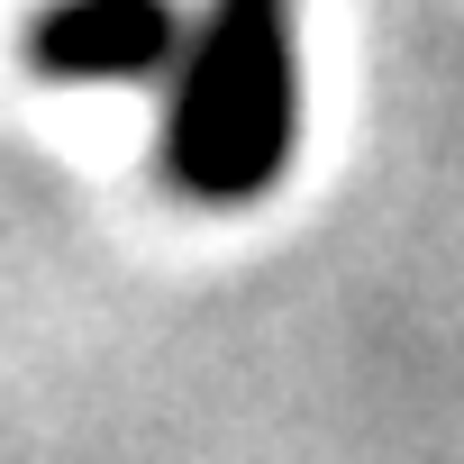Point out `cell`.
Wrapping results in <instances>:
<instances>
[{
    "mask_svg": "<svg viewBox=\"0 0 464 464\" xmlns=\"http://www.w3.org/2000/svg\"><path fill=\"white\" fill-rule=\"evenodd\" d=\"M301 137V73H292V0H209L182 82L164 110V173L173 191L237 209L265 200Z\"/></svg>",
    "mask_w": 464,
    "mask_h": 464,
    "instance_id": "6da1fadb",
    "label": "cell"
},
{
    "mask_svg": "<svg viewBox=\"0 0 464 464\" xmlns=\"http://www.w3.org/2000/svg\"><path fill=\"white\" fill-rule=\"evenodd\" d=\"M182 46L173 0H46L28 19V73L46 82H155Z\"/></svg>",
    "mask_w": 464,
    "mask_h": 464,
    "instance_id": "7a4b0ae2",
    "label": "cell"
}]
</instances>
